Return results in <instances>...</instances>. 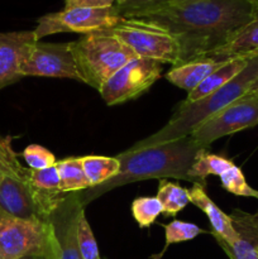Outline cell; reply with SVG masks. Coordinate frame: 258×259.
<instances>
[{"label": "cell", "mask_w": 258, "mask_h": 259, "mask_svg": "<svg viewBox=\"0 0 258 259\" xmlns=\"http://www.w3.org/2000/svg\"><path fill=\"white\" fill-rule=\"evenodd\" d=\"M35 42L34 30L0 33V90L23 78L20 65Z\"/></svg>", "instance_id": "7c38bea8"}, {"label": "cell", "mask_w": 258, "mask_h": 259, "mask_svg": "<svg viewBox=\"0 0 258 259\" xmlns=\"http://www.w3.org/2000/svg\"><path fill=\"white\" fill-rule=\"evenodd\" d=\"M19 73L22 77L43 76L71 78L82 82L70 43H46L37 40L22 61Z\"/></svg>", "instance_id": "8fae6325"}, {"label": "cell", "mask_w": 258, "mask_h": 259, "mask_svg": "<svg viewBox=\"0 0 258 259\" xmlns=\"http://www.w3.org/2000/svg\"><path fill=\"white\" fill-rule=\"evenodd\" d=\"M192 2H200V0H171L168 4H186V3H192Z\"/></svg>", "instance_id": "1f68e13d"}, {"label": "cell", "mask_w": 258, "mask_h": 259, "mask_svg": "<svg viewBox=\"0 0 258 259\" xmlns=\"http://www.w3.org/2000/svg\"><path fill=\"white\" fill-rule=\"evenodd\" d=\"M29 177L33 186L39 191L52 195L63 194L61 190V180L56 164L46 169H30Z\"/></svg>", "instance_id": "484cf974"}, {"label": "cell", "mask_w": 258, "mask_h": 259, "mask_svg": "<svg viewBox=\"0 0 258 259\" xmlns=\"http://www.w3.org/2000/svg\"><path fill=\"white\" fill-rule=\"evenodd\" d=\"M169 2L171 0H126L123 3H116L115 7L123 18H134L146 10L162 7Z\"/></svg>", "instance_id": "f546056e"}, {"label": "cell", "mask_w": 258, "mask_h": 259, "mask_svg": "<svg viewBox=\"0 0 258 259\" xmlns=\"http://www.w3.org/2000/svg\"><path fill=\"white\" fill-rule=\"evenodd\" d=\"M23 168L24 167L18 161V154L13 149L9 137L0 136V184L5 176L18 174Z\"/></svg>", "instance_id": "83f0119b"}, {"label": "cell", "mask_w": 258, "mask_h": 259, "mask_svg": "<svg viewBox=\"0 0 258 259\" xmlns=\"http://www.w3.org/2000/svg\"><path fill=\"white\" fill-rule=\"evenodd\" d=\"M137 57L158 61L161 63H180V45L176 38L161 25L138 18H121L120 22L108 30Z\"/></svg>", "instance_id": "52a82bcc"}, {"label": "cell", "mask_w": 258, "mask_h": 259, "mask_svg": "<svg viewBox=\"0 0 258 259\" xmlns=\"http://www.w3.org/2000/svg\"><path fill=\"white\" fill-rule=\"evenodd\" d=\"M248 61H249V58L243 57L229 58V60L223 61L222 65L217 70L212 71L194 91L187 94L185 103H194V101L200 100L209 94L217 91L218 89L227 85L238 73L244 70L245 66L248 65Z\"/></svg>", "instance_id": "e0dca14e"}, {"label": "cell", "mask_w": 258, "mask_h": 259, "mask_svg": "<svg viewBox=\"0 0 258 259\" xmlns=\"http://www.w3.org/2000/svg\"><path fill=\"white\" fill-rule=\"evenodd\" d=\"M257 124L258 93L254 90L202 121L190 137L201 148H209L210 144L219 138L252 128Z\"/></svg>", "instance_id": "9c48e42d"}, {"label": "cell", "mask_w": 258, "mask_h": 259, "mask_svg": "<svg viewBox=\"0 0 258 259\" xmlns=\"http://www.w3.org/2000/svg\"><path fill=\"white\" fill-rule=\"evenodd\" d=\"M234 166L230 159L219 154H212L207 151V148H201L197 152L189 169V177L194 184H200L205 186L207 176H222L227 169Z\"/></svg>", "instance_id": "ac0fdd59"}, {"label": "cell", "mask_w": 258, "mask_h": 259, "mask_svg": "<svg viewBox=\"0 0 258 259\" xmlns=\"http://www.w3.org/2000/svg\"><path fill=\"white\" fill-rule=\"evenodd\" d=\"M23 158L30 169H46L57 163L56 157L47 148L38 144H30L23 151Z\"/></svg>", "instance_id": "f1b7e54d"}, {"label": "cell", "mask_w": 258, "mask_h": 259, "mask_svg": "<svg viewBox=\"0 0 258 259\" xmlns=\"http://www.w3.org/2000/svg\"><path fill=\"white\" fill-rule=\"evenodd\" d=\"M258 56V0H253L252 18L240 28L220 50L212 53L210 58L225 61L229 58H250Z\"/></svg>", "instance_id": "9a60e30c"}, {"label": "cell", "mask_w": 258, "mask_h": 259, "mask_svg": "<svg viewBox=\"0 0 258 259\" xmlns=\"http://www.w3.org/2000/svg\"><path fill=\"white\" fill-rule=\"evenodd\" d=\"M121 18L115 4L109 8L62 9L38 18L37 27L33 30L37 40L56 33H80L85 35L111 29Z\"/></svg>", "instance_id": "ba28073f"}, {"label": "cell", "mask_w": 258, "mask_h": 259, "mask_svg": "<svg viewBox=\"0 0 258 259\" xmlns=\"http://www.w3.org/2000/svg\"><path fill=\"white\" fill-rule=\"evenodd\" d=\"M255 91H257V93H258V89H257V90H255Z\"/></svg>", "instance_id": "e575fe53"}, {"label": "cell", "mask_w": 258, "mask_h": 259, "mask_svg": "<svg viewBox=\"0 0 258 259\" xmlns=\"http://www.w3.org/2000/svg\"><path fill=\"white\" fill-rule=\"evenodd\" d=\"M37 255L58 259L60 242L53 222L27 220L0 211V259Z\"/></svg>", "instance_id": "5b68a950"}, {"label": "cell", "mask_w": 258, "mask_h": 259, "mask_svg": "<svg viewBox=\"0 0 258 259\" xmlns=\"http://www.w3.org/2000/svg\"><path fill=\"white\" fill-rule=\"evenodd\" d=\"M200 149L201 147L197 146L190 136L147 148H129L116 156L120 162L118 176L108 180L103 185L88 189L81 205L93 201L115 187L132 182L152 179H176L192 182L189 177V169Z\"/></svg>", "instance_id": "7a4b0ae2"}, {"label": "cell", "mask_w": 258, "mask_h": 259, "mask_svg": "<svg viewBox=\"0 0 258 259\" xmlns=\"http://www.w3.org/2000/svg\"><path fill=\"white\" fill-rule=\"evenodd\" d=\"M229 217L238 233V240L229 245L215 238L218 244L230 259H258V211L249 214L235 209Z\"/></svg>", "instance_id": "4fadbf2b"}, {"label": "cell", "mask_w": 258, "mask_h": 259, "mask_svg": "<svg viewBox=\"0 0 258 259\" xmlns=\"http://www.w3.org/2000/svg\"><path fill=\"white\" fill-rule=\"evenodd\" d=\"M258 89V56H253L248 61L244 70L238 73L227 85L218 89L214 93L194 103H181L179 109L172 114L166 125L159 131L139 141L132 147V149L147 148L168 143L176 139L191 136L192 132L206 119L223 110L225 106L230 105L235 100L248 93Z\"/></svg>", "instance_id": "3957f363"}, {"label": "cell", "mask_w": 258, "mask_h": 259, "mask_svg": "<svg viewBox=\"0 0 258 259\" xmlns=\"http://www.w3.org/2000/svg\"><path fill=\"white\" fill-rule=\"evenodd\" d=\"M158 191L156 197L163 207L164 217H175L190 202L189 189L169 182L168 180H158Z\"/></svg>", "instance_id": "44dd1931"}, {"label": "cell", "mask_w": 258, "mask_h": 259, "mask_svg": "<svg viewBox=\"0 0 258 259\" xmlns=\"http://www.w3.org/2000/svg\"><path fill=\"white\" fill-rule=\"evenodd\" d=\"M205 233L201 228L197 225L191 224V223L181 222V220H174L169 224L164 225V237H166V249L168 245L176 244V243L187 242L194 238H196L199 234Z\"/></svg>", "instance_id": "4316f807"}, {"label": "cell", "mask_w": 258, "mask_h": 259, "mask_svg": "<svg viewBox=\"0 0 258 259\" xmlns=\"http://www.w3.org/2000/svg\"><path fill=\"white\" fill-rule=\"evenodd\" d=\"M19 259H45L42 257H37V255H27V257H22Z\"/></svg>", "instance_id": "d6a6232c"}, {"label": "cell", "mask_w": 258, "mask_h": 259, "mask_svg": "<svg viewBox=\"0 0 258 259\" xmlns=\"http://www.w3.org/2000/svg\"><path fill=\"white\" fill-rule=\"evenodd\" d=\"M189 200L191 204L199 207L205 212L211 224V235L218 239H222L227 244H233L238 240V233L233 225L229 215L225 214L214 204L211 199L207 196L205 186L200 184H192L189 189Z\"/></svg>", "instance_id": "5bb4252c"}, {"label": "cell", "mask_w": 258, "mask_h": 259, "mask_svg": "<svg viewBox=\"0 0 258 259\" xmlns=\"http://www.w3.org/2000/svg\"><path fill=\"white\" fill-rule=\"evenodd\" d=\"M29 168L9 175L0 184V211L27 220L52 222L65 202L62 195L39 191L30 182Z\"/></svg>", "instance_id": "8992f818"}, {"label": "cell", "mask_w": 258, "mask_h": 259, "mask_svg": "<svg viewBox=\"0 0 258 259\" xmlns=\"http://www.w3.org/2000/svg\"><path fill=\"white\" fill-rule=\"evenodd\" d=\"M222 63L223 61H215L212 58L190 61L174 66L172 70L167 72L166 78L177 88L191 93Z\"/></svg>", "instance_id": "2e32d148"}, {"label": "cell", "mask_w": 258, "mask_h": 259, "mask_svg": "<svg viewBox=\"0 0 258 259\" xmlns=\"http://www.w3.org/2000/svg\"><path fill=\"white\" fill-rule=\"evenodd\" d=\"M123 2H126V0H116V3H123Z\"/></svg>", "instance_id": "836d02e7"}, {"label": "cell", "mask_w": 258, "mask_h": 259, "mask_svg": "<svg viewBox=\"0 0 258 259\" xmlns=\"http://www.w3.org/2000/svg\"><path fill=\"white\" fill-rule=\"evenodd\" d=\"M61 180V190L63 194L83 191L90 189V182L86 179L80 158H67L56 163Z\"/></svg>", "instance_id": "ffe728a7"}, {"label": "cell", "mask_w": 258, "mask_h": 259, "mask_svg": "<svg viewBox=\"0 0 258 259\" xmlns=\"http://www.w3.org/2000/svg\"><path fill=\"white\" fill-rule=\"evenodd\" d=\"M86 179L91 187L99 186L118 176L120 172V162L116 157L86 156L81 157Z\"/></svg>", "instance_id": "d6986e66"}, {"label": "cell", "mask_w": 258, "mask_h": 259, "mask_svg": "<svg viewBox=\"0 0 258 259\" xmlns=\"http://www.w3.org/2000/svg\"><path fill=\"white\" fill-rule=\"evenodd\" d=\"M220 181H222L223 189H225L230 194L237 195V196L255 197L258 200V190L252 189L248 185L242 169L235 164L220 176Z\"/></svg>", "instance_id": "d4e9b609"}, {"label": "cell", "mask_w": 258, "mask_h": 259, "mask_svg": "<svg viewBox=\"0 0 258 259\" xmlns=\"http://www.w3.org/2000/svg\"><path fill=\"white\" fill-rule=\"evenodd\" d=\"M77 243L82 259H101L99 253L98 243L94 237L93 229L90 227L83 207H80L77 223Z\"/></svg>", "instance_id": "cb8c5ba5"}, {"label": "cell", "mask_w": 258, "mask_h": 259, "mask_svg": "<svg viewBox=\"0 0 258 259\" xmlns=\"http://www.w3.org/2000/svg\"><path fill=\"white\" fill-rule=\"evenodd\" d=\"M132 214L139 228H149L157 218L163 214V207L159 200L154 197H137L132 202Z\"/></svg>", "instance_id": "603a6c76"}, {"label": "cell", "mask_w": 258, "mask_h": 259, "mask_svg": "<svg viewBox=\"0 0 258 259\" xmlns=\"http://www.w3.org/2000/svg\"><path fill=\"white\" fill-rule=\"evenodd\" d=\"M162 73V63L136 57L116 71L100 88L99 94L108 105L133 100L146 93Z\"/></svg>", "instance_id": "30bf717a"}, {"label": "cell", "mask_w": 258, "mask_h": 259, "mask_svg": "<svg viewBox=\"0 0 258 259\" xmlns=\"http://www.w3.org/2000/svg\"><path fill=\"white\" fill-rule=\"evenodd\" d=\"M70 45L81 80L98 91L116 71L137 57L108 30L85 34Z\"/></svg>", "instance_id": "277c9868"}, {"label": "cell", "mask_w": 258, "mask_h": 259, "mask_svg": "<svg viewBox=\"0 0 258 259\" xmlns=\"http://www.w3.org/2000/svg\"><path fill=\"white\" fill-rule=\"evenodd\" d=\"M253 0H200L152 8L134 18L168 30L180 45V63L210 58L252 18Z\"/></svg>", "instance_id": "6da1fadb"}, {"label": "cell", "mask_w": 258, "mask_h": 259, "mask_svg": "<svg viewBox=\"0 0 258 259\" xmlns=\"http://www.w3.org/2000/svg\"><path fill=\"white\" fill-rule=\"evenodd\" d=\"M81 206H82L81 202H77L75 210L66 220L65 225L58 229L56 228L58 242H60V257L58 259H82L77 243L78 211H80Z\"/></svg>", "instance_id": "7402d4cb"}, {"label": "cell", "mask_w": 258, "mask_h": 259, "mask_svg": "<svg viewBox=\"0 0 258 259\" xmlns=\"http://www.w3.org/2000/svg\"><path fill=\"white\" fill-rule=\"evenodd\" d=\"M116 0H65L63 9L73 8H109L113 7Z\"/></svg>", "instance_id": "4dcf8cb0"}]
</instances>
